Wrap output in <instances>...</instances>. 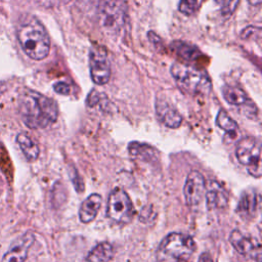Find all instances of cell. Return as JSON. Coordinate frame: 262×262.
<instances>
[{
	"label": "cell",
	"mask_w": 262,
	"mask_h": 262,
	"mask_svg": "<svg viewBox=\"0 0 262 262\" xmlns=\"http://www.w3.org/2000/svg\"><path fill=\"white\" fill-rule=\"evenodd\" d=\"M18 110L23 122L32 129L52 125L58 116L55 101L35 90L27 89L18 96Z\"/></svg>",
	"instance_id": "1"
},
{
	"label": "cell",
	"mask_w": 262,
	"mask_h": 262,
	"mask_svg": "<svg viewBox=\"0 0 262 262\" xmlns=\"http://www.w3.org/2000/svg\"><path fill=\"white\" fill-rule=\"evenodd\" d=\"M16 37L24 52L34 60L47 57L50 51V39L45 27L38 18L26 16L16 29Z\"/></svg>",
	"instance_id": "2"
},
{
	"label": "cell",
	"mask_w": 262,
	"mask_h": 262,
	"mask_svg": "<svg viewBox=\"0 0 262 262\" xmlns=\"http://www.w3.org/2000/svg\"><path fill=\"white\" fill-rule=\"evenodd\" d=\"M171 75L179 88L190 95H206L211 90L208 74L192 66L175 62L171 67Z\"/></svg>",
	"instance_id": "3"
},
{
	"label": "cell",
	"mask_w": 262,
	"mask_h": 262,
	"mask_svg": "<svg viewBox=\"0 0 262 262\" xmlns=\"http://www.w3.org/2000/svg\"><path fill=\"white\" fill-rule=\"evenodd\" d=\"M196 245L193 238L180 232L167 234L159 245L158 258L165 262H181L191 257Z\"/></svg>",
	"instance_id": "4"
},
{
	"label": "cell",
	"mask_w": 262,
	"mask_h": 262,
	"mask_svg": "<svg viewBox=\"0 0 262 262\" xmlns=\"http://www.w3.org/2000/svg\"><path fill=\"white\" fill-rule=\"evenodd\" d=\"M97 16L100 27L112 34L122 31L127 19L126 10L121 0H99Z\"/></svg>",
	"instance_id": "5"
},
{
	"label": "cell",
	"mask_w": 262,
	"mask_h": 262,
	"mask_svg": "<svg viewBox=\"0 0 262 262\" xmlns=\"http://www.w3.org/2000/svg\"><path fill=\"white\" fill-rule=\"evenodd\" d=\"M237 161L248 168L254 177L261 176V144L254 137H245L237 142L235 148Z\"/></svg>",
	"instance_id": "6"
},
{
	"label": "cell",
	"mask_w": 262,
	"mask_h": 262,
	"mask_svg": "<svg viewBox=\"0 0 262 262\" xmlns=\"http://www.w3.org/2000/svg\"><path fill=\"white\" fill-rule=\"evenodd\" d=\"M106 215L117 223H129L134 215L130 196L121 187H115L107 199Z\"/></svg>",
	"instance_id": "7"
},
{
	"label": "cell",
	"mask_w": 262,
	"mask_h": 262,
	"mask_svg": "<svg viewBox=\"0 0 262 262\" xmlns=\"http://www.w3.org/2000/svg\"><path fill=\"white\" fill-rule=\"evenodd\" d=\"M89 68L92 81L96 85H104L111 78V66L103 48L92 47L89 51Z\"/></svg>",
	"instance_id": "8"
},
{
	"label": "cell",
	"mask_w": 262,
	"mask_h": 262,
	"mask_svg": "<svg viewBox=\"0 0 262 262\" xmlns=\"http://www.w3.org/2000/svg\"><path fill=\"white\" fill-rule=\"evenodd\" d=\"M206 192V182L203 174L199 171H191L188 173L184 186L183 194L186 205L195 207L200 205Z\"/></svg>",
	"instance_id": "9"
},
{
	"label": "cell",
	"mask_w": 262,
	"mask_h": 262,
	"mask_svg": "<svg viewBox=\"0 0 262 262\" xmlns=\"http://www.w3.org/2000/svg\"><path fill=\"white\" fill-rule=\"evenodd\" d=\"M229 243L238 254L260 262V243L254 237L246 235L238 229H234L229 234Z\"/></svg>",
	"instance_id": "10"
},
{
	"label": "cell",
	"mask_w": 262,
	"mask_h": 262,
	"mask_svg": "<svg viewBox=\"0 0 262 262\" xmlns=\"http://www.w3.org/2000/svg\"><path fill=\"white\" fill-rule=\"evenodd\" d=\"M34 242V233L31 231L25 232L11 243L9 249L2 257L1 262H25Z\"/></svg>",
	"instance_id": "11"
},
{
	"label": "cell",
	"mask_w": 262,
	"mask_h": 262,
	"mask_svg": "<svg viewBox=\"0 0 262 262\" xmlns=\"http://www.w3.org/2000/svg\"><path fill=\"white\" fill-rule=\"evenodd\" d=\"M258 207H259V194L255 189H249V190H245L242 193L235 211L241 217L245 219H250L255 216V214L257 213Z\"/></svg>",
	"instance_id": "12"
},
{
	"label": "cell",
	"mask_w": 262,
	"mask_h": 262,
	"mask_svg": "<svg viewBox=\"0 0 262 262\" xmlns=\"http://www.w3.org/2000/svg\"><path fill=\"white\" fill-rule=\"evenodd\" d=\"M156 114L159 120L169 128H177L182 122L181 115L177 110L164 100H158L156 103Z\"/></svg>",
	"instance_id": "13"
},
{
	"label": "cell",
	"mask_w": 262,
	"mask_h": 262,
	"mask_svg": "<svg viewBox=\"0 0 262 262\" xmlns=\"http://www.w3.org/2000/svg\"><path fill=\"white\" fill-rule=\"evenodd\" d=\"M206 203L210 210L223 209L228 203V196L225 189L217 181H211L206 191Z\"/></svg>",
	"instance_id": "14"
},
{
	"label": "cell",
	"mask_w": 262,
	"mask_h": 262,
	"mask_svg": "<svg viewBox=\"0 0 262 262\" xmlns=\"http://www.w3.org/2000/svg\"><path fill=\"white\" fill-rule=\"evenodd\" d=\"M102 198L98 193H91L81 204L79 209V219L82 223L93 221L100 209Z\"/></svg>",
	"instance_id": "15"
},
{
	"label": "cell",
	"mask_w": 262,
	"mask_h": 262,
	"mask_svg": "<svg viewBox=\"0 0 262 262\" xmlns=\"http://www.w3.org/2000/svg\"><path fill=\"white\" fill-rule=\"evenodd\" d=\"M16 142L29 162H34L38 159L40 149L36 141L26 132H20L16 135Z\"/></svg>",
	"instance_id": "16"
},
{
	"label": "cell",
	"mask_w": 262,
	"mask_h": 262,
	"mask_svg": "<svg viewBox=\"0 0 262 262\" xmlns=\"http://www.w3.org/2000/svg\"><path fill=\"white\" fill-rule=\"evenodd\" d=\"M114 256V248L107 242H101L94 246L86 257L87 262H110Z\"/></svg>",
	"instance_id": "17"
},
{
	"label": "cell",
	"mask_w": 262,
	"mask_h": 262,
	"mask_svg": "<svg viewBox=\"0 0 262 262\" xmlns=\"http://www.w3.org/2000/svg\"><path fill=\"white\" fill-rule=\"evenodd\" d=\"M223 98L231 105H244L248 102V95L247 93L237 86L225 85L221 89Z\"/></svg>",
	"instance_id": "18"
},
{
	"label": "cell",
	"mask_w": 262,
	"mask_h": 262,
	"mask_svg": "<svg viewBox=\"0 0 262 262\" xmlns=\"http://www.w3.org/2000/svg\"><path fill=\"white\" fill-rule=\"evenodd\" d=\"M128 150L132 157L137 158L141 161L150 162L156 160L157 150L151 146H149L148 144L133 141V142H130V144L128 145Z\"/></svg>",
	"instance_id": "19"
},
{
	"label": "cell",
	"mask_w": 262,
	"mask_h": 262,
	"mask_svg": "<svg viewBox=\"0 0 262 262\" xmlns=\"http://www.w3.org/2000/svg\"><path fill=\"white\" fill-rule=\"evenodd\" d=\"M172 47L175 50V52L185 60H193L198 58V56L201 54L200 50L195 46L187 44L182 41L174 42L172 44Z\"/></svg>",
	"instance_id": "20"
},
{
	"label": "cell",
	"mask_w": 262,
	"mask_h": 262,
	"mask_svg": "<svg viewBox=\"0 0 262 262\" xmlns=\"http://www.w3.org/2000/svg\"><path fill=\"white\" fill-rule=\"evenodd\" d=\"M216 125L226 133H236L238 130L237 123L224 111L220 110L216 117Z\"/></svg>",
	"instance_id": "21"
},
{
	"label": "cell",
	"mask_w": 262,
	"mask_h": 262,
	"mask_svg": "<svg viewBox=\"0 0 262 262\" xmlns=\"http://www.w3.org/2000/svg\"><path fill=\"white\" fill-rule=\"evenodd\" d=\"M196 4L198 0H180L178 9L181 13L185 15H190L195 11Z\"/></svg>",
	"instance_id": "22"
},
{
	"label": "cell",
	"mask_w": 262,
	"mask_h": 262,
	"mask_svg": "<svg viewBox=\"0 0 262 262\" xmlns=\"http://www.w3.org/2000/svg\"><path fill=\"white\" fill-rule=\"evenodd\" d=\"M36 4L44 8H53L61 4H67L73 0H34Z\"/></svg>",
	"instance_id": "23"
},
{
	"label": "cell",
	"mask_w": 262,
	"mask_h": 262,
	"mask_svg": "<svg viewBox=\"0 0 262 262\" xmlns=\"http://www.w3.org/2000/svg\"><path fill=\"white\" fill-rule=\"evenodd\" d=\"M259 36H260V28H256V27H247L241 33L242 39H253Z\"/></svg>",
	"instance_id": "24"
},
{
	"label": "cell",
	"mask_w": 262,
	"mask_h": 262,
	"mask_svg": "<svg viewBox=\"0 0 262 262\" xmlns=\"http://www.w3.org/2000/svg\"><path fill=\"white\" fill-rule=\"evenodd\" d=\"M53 90L61 95H68L71 91V87L66 82H57L53 85Z\"/></svg>",
	"instance_id": "25"
},
{
	"label": "cell",
	"mask_w": 262,
	"mask_h": 262,
	"mask_svg": "<svg viewBox=\"0 0 262 262\" xmlns=\"http://www.w3.org/2000/svg\"><path fill=\"white\" fill-rule=\"evenodd\" d=\"M238 3H239V0H229L227 5L223 9V13L224 14H231L236 9Z\"/></svg>",
	"instance_id": "26"
},
{
	"label": "cell",
	"mask_w": 262,
	"mask_h": 262,
	"mask_svg": "<svg viewBox=\"0 0 262 262\" xmlns=\"http://www.w3.org/2000/svg\"><path fill=\"white\" fill-rule=\"evenodd\" d=\"M199 262H213V259L208 253H203L199 258Z\"/></svg>",
	"instance_id": "27"
},
{
	"label": "cell",
	"mask_w": 262,
	"mask_h": 262,
	"mask_svg": "<svg viewBox=\"0 0 262 262\" xmlns=\"http://www.w3.org/2000/svg\"><path fill=\"white\" fill-rule=\"evenodd\" d=\"M249 3L252 6H259L261 4V0H249Z\"/></svg>",
	"instance_id": "28"
}]
</instances>
